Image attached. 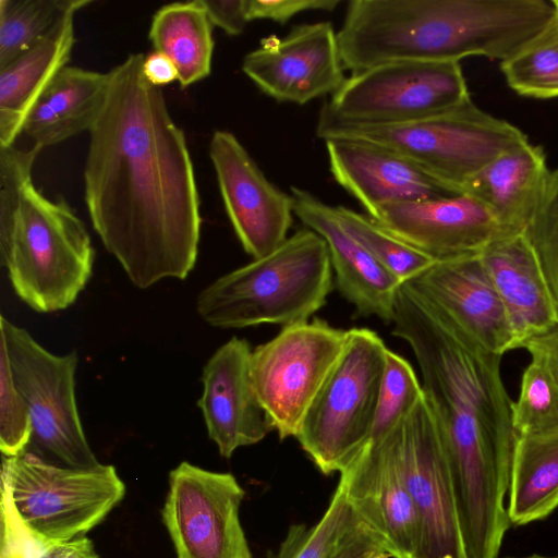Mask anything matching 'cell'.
<instances>
[{"instance_id": "6da1fadb", "label": "cell", "mask_w": 558, "mask_h": 558, "mask_svg": "<svg viewBox=\"0 0 558 558\" xmlns=\"http://www.w3.org/2000/svg\"><path fill=\"white\" fill-rule=\"evenodd\" d=\"M143 53L111 69L105 104L89 130L84 195L94 230L129 279L146 289L193 270L199 196L183 131Z\"/></svg>"}, {"instance_id": "7a4b0ae2", "label": "cell", "mask_w": 558, "mask_h": 558, "mask_svg": "<svg viewBox=\"0 0 558 558\" xmlns=\"http://www.w3.org/2000/svg\"><path fill=\"white\" fill-rule=\"evenodd\" d=\"M392 335L407 341L437 416L468 558H496L509 526L504 499L517 433L501 356L404 282Z\"/></svg>"}, {"instance_id": "3957f363", "label": "cell", "mask_w": 558, "mask_h": 558, "mask_svg": "<svg viewBox=\"0 0 558 558\" xmlns=\"http://www.w3.org/2000/svg\"><path fill=\"white\" fill-rule=\"evenodd\" d=\"M553 0H352L337 31L344 69L392 61L500 62L551 16Z\"/></svg>"}, {"instance_id": "277c9868", "label": "cell", "mask_w": 558, "mask_h": 558, "mask_svg": "<svg viewBox=\"0 0 558 558\" xmlns=\"http://www.w3.org/2000/svg\"><path fill=\"white\" fill-rule=\"evenodd\" d=\"M332 268L326 242L308 228L269 254L211 282L197 298L203 320L217 328L308 320L327 302Z\"/></svg>"}, {"instance_id": "5b68a950", "label": "cell", "mask_w": 558, "mask_h": 558, "mask_svg": "<svg viewBox=\"0 0 558 558\" xmlns=\"http://www.w3.org/2000/svg\"><path fill=\"white\" fill-rule=\"evenodd\" d=\"M0 258L16 295L31 308H68L93 272L95 252L84 222L68 203L31 182L13 220L0 227Z\"/></svg>"}, {"instance_id": "8992f818", "label": "cell", "mask_w": 558, "mask_h": 558, "mask_svg": "<svg viewBox=\"0 0 558 558\" xmlns=\"http://www.w3.org/2000/svg\"><path fill=\"white\" fill-rule=\"evenodd\" d=\"M316 135L373 143L415 162L454 193L492 160L527 137L517 126L496 118L472 99L442 113L395 124H355L320 109Z\"/></svg>"}, {"instance_id": "52a82bcc", "label": "cell", "mask_w": 558, "mask_h": 558, "mask_svg": "<svg viewBox=\"0 0 558 558\" xmlns=\"http://www.w3.org/2000/svg\"><path fill=\"white\" fill-rule=\"evenodd\" d=\"M124 494L113 465L58 466L28 451L2 458L1 496L32 534L49 543L85 535Z\"/></svg>"}, {"instance_id": "ba28073f", "label": "cell", "mask_w": 558, "mask_h": 558, "mask_svg": "<svg viewBox=\"0 0 558 558\" xmlns=\"http://www.w3.org/2000/svg\"><path fill=\"white\" fill-rule=\"evenodd\" d=\"M387 350L374 330H348L343 351L296 436L322 473H340L368 442Z\"/></svg>"}, {"instance_id": "9c48e42d", "label": "cell", "mask_w": 558, "mask_h": 558, "mask_svg": "<svg viewBox=\"0 0 558 558\" xmlns=\"http://www.w3.org/2000/svg\"><path fill=\"white\" fill-rule=\"evenodd\" d=\"M471 100L457 61H392L352 72L324 104L355 124H395L457 108Z\"/></svg>"}, {"instance_id": "30bf717a", "label": "cell", "mask_w": 558, "mask_h": 558, "mask_svg": "<svg viewBox=\"0 0 558 558\" xmlns=\"http://www.w3.org/2000/svg\"><path fill=\"white\" fill-rule=\"evenodd\" d=\"M348 330L322 319L283 326L251 353V376L272 430L295 437L340 357Z\"/></svg>"}, {"instance_id": "8fae6325", "label": "cell", "mask_w": 558, "mask_h": 558, "mask_svg": "<svg viewBox=\"0 0 558 558\" xmlns=\"http://www.w3.org/2000/svg\"><path fill=\"white\" fill-rule=\"evenodd\" d=\"M0 338L5 342L15 384L32 418L31 445L53 456L65 466L99 464L85 436L75 398V352L57 355L31 333L0 316Z\"/></svg>"}, {"instance_id": "7c38bea8", "label": "cell", "mask_w": 558, "mask_h": 558, "mask_svg": "<svg viewBox=\"0 0 558 558\" xmlns=\"http://www.w3.org/2000/svg\"><path fill=\"white\" fill-rule=\"evenodd\" d=\"M244 490L231 473L181 462L169 474L162 520L178 558H252L241 521Z\"/></svg>"}, {"instance_id": "4fadbf2b", "label": "cell", "mask_w": 558, "mask_h": 558, "mask_svg": "<svg viewBox=\"0 0 558 558\" xmlns=\"http://www.w3.org/2000/svg\"><path fill=\"white\" fill-rule=\"evenodd\" d=\"M391 429L418 517L416 558H466L441 429L426 395Z\"/></svg>"}, {"instance_id": "5bb4252c", "label": "cell", "mask_w": 558, "mask_h": 558, "mask_svg": "<svg viewBox=\"0 0 558 558\" xmlns=\"http://www.w3.org/2000/svg\"><path fill=\"white\" fill-rule=\"evenodd\" d=\"M241 68L269 97L298 105L332 95L345 80L337 32L330 22L296 25L283 38H263L244 57Z\"/></svg>"}, {"instance_id": "9a60e30c", "label": "cell", "mask_w": 558, "mask_h": 558, "mask_svg": "<svg viewBox=\"0 0 558 558\" xmlns=\"http://www.w3.org/2000/svg\"><path fill=\"white\" fill-rule=\"evenodd\" d=\"M222 202L244 251L260 258L286 240L293 222V201L274 185L238 137L215 131L209 142Z\"/></svg>"}, {"instance_id": "2e32d148", "label": "cell", "mask_w": 558, "mask_h": 558, "mask_svg": "<svg viewBox=\"0 0 558 558\" xmlns=\"http://www.w3.org/2000/svg\"><path fill=\"white\" fill-rule=\"evenodd\" d=\"M345 498L392 558H416L420 523L392 429L371 439L340 472Z\"/></svg>"}, {"instance_id": "e0dca14e", "label": "cell", "mask_w": 558, "mask_h": 558, "mask_svg": "<svg viewBox=\"0 0 558 558\" xmlns=\"http://www.w3.org/2000/svg\"><path fill=\"white\" fill-rule=\"evenodd\" d=\"M371 218L436 260L481 254L504 234L489 210L468 193L386 205Z\"/></svg>"}, {"instance_id": "ac0fdd59", "label": "cell", "mask_w": 558, "mask_h": 558, "mask_svg": "<svg viewBox=\"0 0 558 558\" xmlns=\"http://www.w3.org/2000/svg\"><path fill=\"white\" fill-rule=\"evenodd\" d=\"M252 349L233 337L219 347L203 368L197 402L208 437L223 458L240 447L262 441L272 430L251 376Z\"/></svg>"}, {"instance_id": "d6986e66", "label": "cell", "mask_w": 558, "mask_h": 558, "mask_svg": "<svg viewBox=\"0 0 558 558\" xmlns=\"http://www.w3.org/2000/svg\"><path fill=\"white\" fill-rule=\"evenodd\" d=\"M409 283L486 350L502 356L515 349L506 310L481 254L437 259Z\"/></svg>"}, {"instance_id": "ffe728a7", "label": "cell", "mask_w": 558, "mask_h": 558, "mask_svg": "<svg viewBox=\"0 0 558 558\" xmlns=\"http://www.w3.org/2000/svg\"><path fill=\"white\" fill-rule=\"evenodd\" d=\"M325 143L333 179L369 217L386 205L457 194L415 162L383 146L348 138Z\"/></svg>"}, {"instance_id": "44dd1931", "label": "cell", "mask_w": 558, "mask_h": 558, "mask_svg": "<svg viewBox=\"0 0 558 558\" xmlns=\"http://www.w3.org/2000/svg\"><path fill=\"white\" fill-rule=\"evenodd\" d=\"M290 190L294 216L326 242L341 295L354 305L359 315L392 324L402 282L342 228L335 207L305 190L296 186Z\"/></svg>"}, {"instance_id": "7402d4cb", "label": "cell", "mask_w": 558, "mask_h": 558, "mask_svg": "<svg viewBox=\"0 0 558 558\" xmlns=\"http://www.w3.org/2000/svg\"><path fill=\"white\" fill-rule=\"evenodd\" d=\"M506 310L515 349L558 323V314L524 234L504 233L481 253Z\"/></svg>"}, {"instance_id": "603a6c76", "label": "cell", "mask_w": 558, "mask_h": 558, "mask_svg": "<svg viewBox=\"0 0 558 558\" xmlns=\"http://www.w3.org/2000/svg\"><path fill=\"white\" fill-rule=\"evenodd\" d=\"M549 173L543 148L527 141L492 160L468 182L463 193L480 201L504 233L524 232Z\"/></svg>"}, {"instance_id": "cb8c5ba5", "label": "cell", "mask_w": 558, "mask_h": 558, "mask_svg": "<svg viewBox=\"0 0 558 558\" xmlns=\"http://www.w3.org/2000/svg\"><path fill=\"white\" fill-rule=\"evenodd\" d=\"M109 74L63 68L31 109L22 133L39 149L89 132L106 100Z\"/></svg>"}, {"instance_id": "d4e9b609", "label": "cell", "mask_w": 558, "mask_h": 558, "mask_svg": "<svg viewBox=\"0 0 558 558\" xmlns=\"http://www.w3.org/2000/svg\"><path fill=\"white\" fill-rule=\"evenodd\" d=\"M74 15L0 68V147L13 145L34 104L66 66L75 43Z\"/></svg>"}, {"instance_id": "484cf974", "label": "cell", "mask_w": 558, "mask_h": 558, "mask_svg": "<svg viewBox=\"0 0 558 558\" xmlns=\"http://www.w3.org/2000/svg\"><path fill=\"white\" fill-rule=\"evenodd\" d=\"M148 38L155 51L173 62L182 87L210 74L215 45L213 25L202 0L159 8L153 16Z\"/></svg>"}, {"instance_id": "4316f807", "label": "cell", "mask_w": 558, "mask_h": 558, "mask_svg": "<svg viewBox=\"0 0 558 558\" xmlns=\"http://www.w3.org/2000/svg\"><path fill=\"white\" fill-rule=\"evenodd\" d=\"M509 520H541L558 507V430L517 435L510 474Z\"/></svg>"}, {"instance_id": "83f0119b", "label": "cell", "mask_w": 558, "mask_h": 558, "mask_svg": "<svg viewBox=\"0 0 558 558\" xmlns=\"http://www.w3.org/2000/svg\"><path fill=\"white\" fill-rule=\"evenodd\" d=\"M500 69L517 94L537 99L558 98V0L543 27L501 61Z\"/></svg>"}, {"instance_id": "f1b7e54d", "label": "cell", "mask_w": 558, "mask_h": 558, "mask_svg": "<svg viewBox=\"0 0 558 558\" xmlns=\"http://www.w3.org/2000/svg\"><path fill=\"white\" fill-rule=\"evenodd\" d=\"M89 3V0H0V68Z\"/></svg>"}, {"instance_id": "f546056e", "label": "cell", "mask_w": 558, "mask_h": 558, "mask_svg": "<svg viewBox=\"0 0 558 558\" xmlns=\"http://www.w3.org/2000/svg\"><path fill=\"white\" fill-rule=\"evenodd\" d=\"M335 210L342 228L402 283L417 278L436 260L392 235L368 215L344 206Z\"/></svg>"}, {"instance_id": "4dcf8cb0", "label": "cell", "mask_w": 558, "mask_h": 558, "mask_svg": "<svg viewBox=\"0 0 558 558\" xmlns=\"http://www.w3.org/2000/svg\"><path fill=\"white\" fill-rule=\"evenodd\" d=\"M362 524L338 483L320 520L311 526L291 525L272 558H328Z\"/></svg>"}, {"instance_id": "1f68e13d", "label": "cell", "mask_w": 558, "mask_h": 558, "mask_svg": "<svg viewBox=\"0 0 558 558\" xmlns=\"http://www.w3.org/2000/svg\"><path fill=\"white\" fill-rule=\"evenodd\" d=\"M517 435H542L558 430V388L546 368L531 360L512 407Z\"/></svg>"}, {"instance_id": "d6a6232c", "label": "cell", "mask_w": 558, "mask_h": 558, "mask_svg": "<svg viewBox=\"0 0 558 558\" xmlns=\"http://www.w3.org/2000/svg\"><path fill=\"white\" fill-rule=\"evenodd\" d=\"M424 395L412 365L388 349L369 440L391 429Z\"/></svg>"}, {"instance_id": "836d02e7", "label": "cell", "mask_w": 558, "mask_h": 558, "mask_svg": "<svg viewBox=\"0 0 558 558\" xmlns=\"http://www.w3.org/2000/svg\"><path fill=\"white\" fill-rule=\"evenodd\" d=\"M524 234L558 314V169L550 170L541 203Z\"/></svg>"}, {"instance_id": "e575fe53", "label": "cell", "mask_w": 558, "mask_h": 558, "mask_svg": "<svg viewBox=\"0 0 558 558\" xmlns=\"http://www.w3.org/2000/svg\"><path fill=\"white\" fill-rule=\"evenodd\" d=\"M0 558H99L93 542L82 535L65 543H49L32 534L1 496Z\"/></svg>"}, {"instance_id": "d590c367", "label": "cell", "mask_w": 558, "mask_h": 558, "mask_svg": "<svg viewBox=\"0 0 558 558\" xmlns=\"http://www.w3.org/2000/svg\"><path fill=\"white\" fill-rule=\"evenodd\" d=\"M32 434L29 409L15 384L5 342L0 338V449L3 457L26 452Z\"/></svg>"}, {"instance_id": "8d00e7d4", "label": "cell", "mask_w": 558, "mask_h": 558, "mask_svg": "<svg viewBox=\"0 0 558 558\" xmlns=\"http://www.w3.org/2000/svg\"><path fill=\"white\" fill-rule=\"evenodd\" d=\"M340 0H246L247 16L286 24L294 15L305 11H332Z\"/></svg>"}, {"instance_id": "74e56055", "label": "cell", "mask_w": 558, "mask_h": 558, "mask_svg": "<svg viewBox=\"0 0 558 558\" xmlns=\"http://www.w3.org/2000/svg\"><path fill=\"white\" fill-rule=\"evenodd\" d=\"M213 26L229 35H240L250 22L246 0H202Z\"/></svg>"}, {"instance_id": "f35d334b", "label": "cell", "mask_w": 558, "mask_h": 558, "mask_svg": "<svg viewBox=\"0 0 558 558\" xmlns=\"http://www.w3.org/2000/svg\"><path fill=\"white\" fill-rule=\"evenodd\" d=\"M384 553L388 550L383 541L362 524L328 558H377Z\"/></svg>"}, {"instance_id": "ab89813d", "label": "cell", "mask_w": 558, "mask_h": 558, "mask_svg": "<svg viewBox=\"0 0 558 558\" xmlns=\"http://www.w3.org/2000/svg\"><path fill=\"white\" fill-rule=\"evenodd\" d=\"M521 349H525L531 360L546 368L558 388V323L544 333L526 340Z\"/></svg>"}, {"instance_id": "60d3db41", "label": "cell", "mask_w": 558, "mask_h": 558, "mask_svg": "<svg viewBox=\"0 0 558 558\" xmlns=\"http://www.w3.org/2000/svg\"><path fill=\"white\" fill-rule=\"evenodd\" d=\"M143 73L150 84L158 87L178 81V71L173 62L158 51H154L145 57Z\"/></svg>"}, {"instance_id": "b9f144b4", "label": "cell", "mask_w": 558, "mask_h": 558, "mask_svg": "<svg viewBox=\"0 0 558 558\" xmlns=\"http://www.w3.org/2000/svg\"><path fill=\"white\" fill-rule=\"evenodd\" d=\"M390 557H391L390 554L384 553L380 556H378L377 558H390Z\"/></svg>"}, {"instance_id": "7bdbcfd3", "label": "cell", "mask_w": 558, "mask_h": 558, "mask_svg": "<svg viewBox=\"0 0 558 558\" xmlns=\"http://www.w3.org/2000/svg\"><path fill=\"white\" fill-rule=\"evenodd\" d=\"M524 558H548V557H543V556L532 555V556H530V557H524ZM555 558H558V557H555Z\"/></svg>"}]
</instances>
